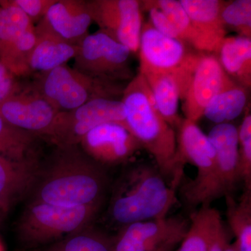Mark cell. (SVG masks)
<instances>
[{
	"instance_id": "6da1fadb",
	"label": "cell",
	"mask_w": 251,
	"mask_h": 251,
	"mask_svg": "<svg viewBox=\"0 0 251 251\" xmlns=\"http://www.w3.org/2000/svg\"><path fill=\"white\" fill-rule=\"evenodd\" d=\"M99 164L77 146L57 147L34 201L69 207L100 204L107 177Z\"/></svg>"
},
{
	"instance_id": "7a4b0ae2",
	"label": "cell",
	"mask_w": 251,
	"mask_h": 251,
	"mask_svg": "<svg viewBox=\"0 0 251 251\" xmlns=\"http://www.w3.org/2000/svg\"><path fill=\"white\" fill-rule=\"evenodd\" d=\"M121 100L128 130L154 158L158 171L176 189L184 170L176 157V132L162 117L143 74L138 73L127 84Z\"/></svg>"
},
{
	"instance_id": "3957f363",
	"label": "cell",
	"mask_w": 251,
	"mask_h": 251,
	"mask_svg": "<svg viewBox=\"0 0 251 251\" xmlns=\"http://www.w3.org/2000/svg\"><path fill=\"white\" fill-rule=\"evenodd\" d=\"M176 189L152 167L141 165L126 175L112 200V220L122 226L167 217L176 204Z\"/></svg>"
},
{
	"instance_id": "277c9868",
	"label": "cell",
	"mask_w": 251,
	"mask_h": 251,
	"mask_svg": "<svg viewBox=\"0 0 251 251\" xmlns=\"http://www.w3.org/2000/svg\"><path fill=\"white\" fill-rule=\"evenodd\" d=\"M39 74L31 85L58 112L75 110L94 99H117L125 90L120 83L94 78L67 64Z\"/></svg>"
},
{
	"instance_id": "5b68a950",
	"label": "cell",
	"mask_w": 251,
	"mask_h": 251,
	"mask_svg": "<svg viewBox=\"0 0 251 251\" xmlns=\"http://www.w3.org/2000/svg\"><path fill=\"white\" fill-rule=\"evenodd\" d=\"M140 72L171 75L184 100L191 77L202 52L162 34L151 23L143 24L139 46Z\"/></svg>"
},
{
	"instance_id": "8992f818",
	"label": "cell",
	"mask_w": 251,
	"mask_h": 251,
	"mask_svg": "<svg viewBox=\"0 0 251 251\" xmlns=\"http://www.w3.org/2000/svg\"><path fill=\"white\" fill-rule=\"evenodd\" d=\"M176 136V157L181 166L191 163L197 175L182 188L183 198L188 206L210 205L209 194L215 179L216 151L207 135L196 122L183 120Z\"/></svg>"
},
{
	"instance_id": "52a82bcc",
	"label": "cell",
	"mask_w": 251,
	"mask_h": 251,
	"mask_svg": "<svg viewBox=\"0 0 251 251\" xmlns=\"http://www.w3.org/2000/svg\"><path fill=\"white\" fill-rule=\"evenodd\" d=\"M100 205L69 207L34 201L20 220L18 234L23 242L31 245L72 235L84 229Z\"/></svg>"
},
{
	"instance_id": "ba28073f",
	"label": "cell",
	"mask_w": 251,
	"mask_h": 251,
	"mask_svg": "<svg viewBox=\"0 0 251 251\" xmlns=\"http://www.w3.org/2000/svg\"><path fill=\"white\" fill-rule=\"evenodd\" d=\"M128 48L99 30L86 36L78 44L75 69L89 76L117 82L133 78Z\"/></svg>"
},
{
	"instance_id": "9c48e42d",
	"label": "cell",
	"mask_w": 251,
	"mask_h": 251,
	"mask_svg": "<svg viewBox=\"0 0 251 251\" xmlns=\"http://www.w3.org/2000/svg\"><path fill=\"white\" fill-rule=\"evenodd\" d=\"M108 123L128 129L125 105L118 99H94L75 110L59 112L48 138L57 147L77 146L91 130Z\"/></svg>"
},
{
	"instance_id": "30bf717a",
	"label": "cell",
	"mask_w": 251,
	"mask_h": 251,
	"mask_svg": "<svg viewBox=\"0 0 251 251\" xmlns=\"http://www.w3.org/2000/svg\"><path fill=\"white\" fill-rule=\"evenodd\" d=\"M93 21L112 39L137 52L143 27L140 1L138 0L87 1Z\"/></svg>"
},
{
	"instance_id": "8fae6325",
	"label": "cell",
	"mask_w": 251,
	"mask_h": 251,
	"mask_svg": "<svg viewBox=\"0 0 251 251\" xmlns=\"http://www.w3.org/2000/svg\"><path fill=\"white\" fill-rule=\"evenodd\" d=\"M57 113L31 84L0 104V116L5 121L39 137H49Z\"/></svg>"
},
{
	"instance_id": "7c38bea8",
	"label": "cell",
	"mask_w": 251,
	"mask_h": 251,
	"mask_svg": "<svg viewBox=\"0 0 251 251\" xmlns=\"http://www.w3.org/2000/svg\"><path fill=\"white\" fill-rule=\"evenodd\" d=\"M189 221L179 216L149 220L123 226L114 251H154L171 241H182Z\"/></svg>"
},
{
	"instance_id": "4fadbf2b",
	"label": "cell",
	"mask_w": 251,
	"mask_h": 251,
	"mask_svg": "<svg viewBox=\"0 0 251 251\" xmlns=\"http://www.w3.org/2000/svg\"><path fill=\"white\" fill-rule=\"evenodd\" d=\"M214 54L202 52L184 97L186 119L197 122L216 95L232 81Z\"/></svg>"
},
{
	"instance_id": "5bb4252c",
	"label": "cell",
	"mask_w": 251,
	"mask_h": 251,
	"mask_svg": "<svg viewBox=\"0 0 251 251\" xmlns=\"http://www.w3.org/2000/svg\"><path fill=\"white\" fill-rule=\"evenodd\" d=\"M216 154V175L209 194V202L232 196L240 181L238 128L229 123L213 127L207 135Z\"/></svg>"
},
{
	"instance_id": "9a60e30c",
	"label": "cell",
	"mask_w": 251,
	"mask_h": 251,
	"mask_svg": "<svg viewBox=\"0 0 251 251\" xmlns=\"http://www.w3.org/2000/svg\"><path fill=\"white\" fill-rule=\"evenodd\" d=\"M80 144L87 156L103 164L126 161L142 148L129 130L114 123L104 124L91 130Z\"/></svg>"
},
{
	"instance_id": "2e32d148",
	"label": "cell",
	"mask_w": 251,
	"mask_h": 251,
	"mask_svg": "<svg viewBox=\"0 0 251 251\" xmlns=\"http://www.w3.org/2000/svg\"><path fill=\"white\" fill-rule=\"evenodd\" d=\"M44 19L56 34L76 45L93 22L88 2L82 0H55Z\"/></svg>"
},
{
	"instance_id": "e0dca14e",
	"label": "cell",
	"mask_w": 251,
	"mask_h": 251,
	"mask_svg": "<svg viewBox=\"0 0 251 251\" xmlns=\"http://www.w3.org/2000/svg\"><path fill=\"white\" fill-rule=\"evenodd\" d=\"M36 41L29 59V72H47L75 58L78 45L56 34L43 18L35 25Z\"/></svg>"
},
{
	"instance_id": "ac0fdd59",
	"label": "cell",
	"mask_w": 251,
	"mask_h": 251,
	"mask_svg": "<svg viewBox=\"0 0 251 251\" xmlns=\"http://www.w3.org/2000/svg\"><path fill=\"white\" fill-rule=\"evenodd\" d=\"M38 176L36 160L18 161L0 156V211L6 214Z\"/></svg>"
},
{
	"instance_id": "d6986e66",
	"label": "cell",
	"mask_w": 251,
	"mask_h": 251,
	"mask_svg": "<svg viewBox=\"0 0 251 251\" xmlns=\"http://www.w3.org/2000/svg\"><path fill=\"white\" fill-rule=\"evenodd\" d=\"M215 55L232 80L246 88H250L251 38L239 35L226 36Z\"/></svg>"
},
{
	"instance_id": "ffe728a7",
	"label": "cell",
	"mask_w": 251,
	"mask_h": 251,
	"mask_svg": "<svg viewBox=\"0 0 251 251\" xmlns=\"http://www.w3.org/2000/svg\"><path fill=\"white\" fill-rule=\"evenodd\" d=\"M225 227L219 211L211 205L200 206L191 215L189 227L177 251H209Z\"/></svg>"
},
{
	"instance_id": "44dd1931",
	"label": "cell",
	"mask_w": 251,
	"mask_h": 251,
	"mask_svg": "<svg viewBox=\"0 0 251 251\" xmlns=\"http://www.w3.org/2000/svg\"><path fill=\"white\" fill-rule=\"evenodd\" d=\"M195 27L218 47L226 37V28L221 19L226 1L180 0Z\"/></svg>"
},
{
	"instance_id": "7402d4cb",
	"label": "cell",
	"mask_w": 251,
	"mask_h": 251,
	"mask_svg": "<svg viewBox=\"0 0 251 251\" xmlns=\"http://www.w3.org/2000/svg\"><path fill=\"white\" fill-rule=\"evenodd\" d=\"M169 20L179 31L181 41L198 52L216 53L218 47L195 27L179 1L148 0Z\"/></svg>"
},
{
	"instance_id": "603a6c76",
	"label": "cell",
	"mask_w": 251,
	"mask_h": 251,
	"mask_svg": "<svg viewBox=\"0 0 251 251\" xmlns=\"http://www.w3.org/2000/svg\"><path fill=\"white\" fill-rule=\"evenodd\" d=\"M140 73L148 82L162 117L172 128L177 129L183 119L178 113L180 93L176 81L167 74L150 72Z\"/></svg>"
},
{
	"instance_id": "cb8c5ba5",
	"label": "cell",
	"mask_w": 251,
	"mask_h": 251,
	"mask_svg": "<svg viewBox=\"0 0 251 251\" xmlns=\"http://www.w3.org/2000/svg\"><path fill=\"white\" fill-rule=\"evenodd\" d=\"M248 99V89L232 80L206 106L203 116L216 125L228 123L242 113Z\"/></svg>"
},
{
	"instance_id": "d4e9b609",
	"label": "cell",
	"mask_w": 251,
	"mask_h": 251,
	"mask_svg": "<svg viewBox=\"0 0 251 251\" xmlns=\"http://www.w3.org/2000/svg\"><path fill=\"white\" fill-rule=\"evenodd\" d=\"M34 25L10 0L0 1V61L4 62L20 36Z\"/></svg>"
},
{
	"instance_id": "484cf974",
	"label": "cell",
	"mask_w": 251,
	"mask_h": 251,
	"mask_svg": "<svg viewBox=\"0 0 251 251\" xmlns=\"http://www.w3.org/2000/svg\"><path fill=\"white\" fill-rule=\"evenodd\" d=\"M226 214L229 227L235 235L237 251H251V191H245L239 201L226 196Z\"/></svg>"
},
{
	"instance_id": "4316f807",
	"label": "cell",
	"mask_w": 251,
	"mask_h": 251,
	"mask_svg": "<svg viewBox=\"0 0 251 251\" xmlns=\"http://www.w3.org/2000/svg\"><path fill=\"white\" fill-rule=\"evenodd\" d=\"M38 135L16 128L0 116V156L18 161L36 160Z\"/></svg>"
},
{
	"instance_id": "83f0119b",
	"label": "cell",
	"mask_w": 251,
	"mask_h": 251,
	"mask_svg": "<svg viewBox=\"0 0 251 251\" xmlns=\"http://www.w3.org/2000/svg\"><path fill=\"white\" fill-rule=\"evenodd\" d=\"M46 251H114L113 244L101 234L82 230L51 246Z\"/></svg>"
},
{
	"instance_id": "f1b7e54d",
	"label": "cell",
	"mask_w": 251,
	"mask_h": 251,
	"mask_svg": "<svg viewBox=\"0 0 251 251\" xmlns=\"http://www.w3.org/2000/svg\"><path fill=\"white\" fill-rule=\"evenodd\" d=\"M221 19L226 28L237 31L239 36L251 38V0L226 1L221 11Z\"/></svg>"
},
{
	"instance_id": "f546056e",
	"label": "cell",
	"mask_w": 251,
	"mask_h": 251,
	"mask_svg": "<svg viewBox=\"0 0 251 251\" xmlns=\"http://www.w3.org/2000/svg\"><path fill=\"white\" fill-rule=\"evenodd\" d=\"M238 137L241 179L245 191H251V115L248 111L238 129Z\"/></svg>"
},
{
	"instance_id": "4dcf8cb0",
	"label": "cell",
	"mask_w": 251,
	"mask_h": 251,
	"mask_svg": "<svg viewBox=\"0 0 251 251\" xmlns=\"http://www.w3.org/2000/svg\"><path fill=\"white\" fill-rule=\"evenodd\" d=\"M10 1L19 8L34 25L45 17L55 0H10Z\"/></svg>"
},
{
	"instance_id": "1f68e13d",
	"label": "cell",
	"mask_w": 251,
	"mask_h": 251,
	"mask_svg": "<svg viewBox=\"0 0 251 251\" xmlns=\"http://www.w3.org/2000/svg\"><path fill=\"white\" fill-rule=\"evenodd\" d=\"M14 74L0 81V104L22 89V86Z\"/></svg>"
},
{
	"instance_id": "d6a6232c",
	"label": "cell",
	"mask_w": 251,
	"mask_h": 251,
	"mask_svg": "<svg viewBox=\"0 0 251 251\" xmlns=\"http://www.w3.org/2000/svg\"><path fill=\"white\" fill-rule=\"evenodd\" d=\"M228 244V235L226 232V227H224L214 239L209 251H224L226 246Z\"/></svg>"
},
{
	"instance_id": "836d02e7",
	"label": "cell",
	"mask_w": 251,
	"mask_h": 251,
	"mask_svg": "<svg viewBox=\"0 0 251 251\" xmlns=\"http://www.w3.org/2000/svg\"><path fill=\"white\" fill-rule=\"evenodd\" d=\"M181 242V241L179 240L171 241V242H168L167 244H164V245L162 246V247L158 248V249L154 251H173L175 247Z\"/></svg>"
},
{
	"instance_id": "e575fe53",
	"label": "cell",
	"mask_w": 251,
	"mask_h": 251,
	"mask_svg": "<svg viewBox=\"0 0 251 251\" xmlns=\"http://www.w3.org/2000/svg\"><path fill=\"white\" fill-rule=\"evenodd\" d=\"M13 74L6 65L0 61V81Z\"/></svg>"
},
{
	"instance_id": "d590c367",
	"label": "cell",
	"mask_w": 251,
	"mask_h": 251,
	"mask_svg": "<svg viewBox=\"0 0 251 251\" xmlns=\"http://www.w3.org/2000/svg\"><path fill=\"white\" fill-rule=\"evenodd\" d=\"M224 251H237V249H236L235 246L233 244H229L226 246V249H225Z\"/></svg>"
},
{
	"instance_id": "8d00e7d4",
	"label": "cell",
	"mask_w": 251,
	"mask_h": 251,
	"mask_svg": "<svg viewBox=\"0 0 251 251\" xmlns=\"http://www.w3.org/2000/svg\"><path fill=\"white\" fill-rule=\"evenodd\" d=\"M3 213H1V211H0V224H1V221H2V216H3Z\"/></svg>"
},
{
	"instance_id": "74e56055",
	"label": "cell",
	"mask_w": 251,
	"mask_h": 251,
	"mask_svg": "<svg viewBox=\"0 0 251 251\" xmlns=\"http://www.w3.org/2000/svg\"><path fill=\"white\" fill-rule=\"evenodd\" d=\"M0 251H4V249H3L2 245H1V242H0Z\"/></svg>"
}]
</instances>
